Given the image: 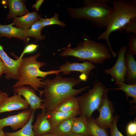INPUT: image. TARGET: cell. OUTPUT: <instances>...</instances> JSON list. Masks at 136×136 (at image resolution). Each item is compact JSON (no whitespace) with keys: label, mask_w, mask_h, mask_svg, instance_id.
<instances>
[{"label":"cell","mask_w":136,"mask_h":136,"mask_svg":"<svg viewBox=\"0 0 136 136\" xmlns=\"http://www.w3.org/2000/svg\"><path fill=\"white\" fill-rule=\"evenodd\" d=\"M9 8L7 19H10L23 16L29 13L23 1L21 0H8L7 1Z\"/></svg>","instance_id":"18"},{"label":"cell","mask_w":136,"mask_h":136,"mask_svg":"<svg viewBox=\"0 0 136 136\" xmlns=\"http://www.w3.org/2000/svg\"><path fill=\"white\" fill-rule=\"evenodd\" d=\"M111 4L113 10L108 26L97 39L106 41L112 55L115 58L117 54L111 46L110 36L112 32L118 30L130 19L136 17V0H114Z\"/></svg>","instance_id":"5"},{"label":"cell","mask_w":136,"mask_h":136,"mask_svg":"<svg viewBox=\"0 0 136 136\" xmlns=\"http://www.w3.org/2000/svg\"><path fill=\"white\" fill-rule=\"evenodd\" d=\"M95 67L93 63L88 61H84L82 63H71L67 61L60 65L58 70L62 75L69 74L73 71L79 72L81 74L79 77V79L82 81H86L91 71Z\"/></svg>","instance_id":"9"},{"label":"cell","mask_w":136,"mask_h":136,"mask_svg":"<svg viewBox=\"0 0 136 136\" xmlns=\"http://www.w3.org/2000/svg\"><path fill=\"white\" fill-rule=\"evenodd\" d=\"M76 117L66 120L54 127L52 132L57 136H65L71 133L72 124Z\"/></svg>","instance_id":"22"},{"label":"cell","mask_w":136,"mask_h":136,"mask_svg":"<svg viewBox=\"0 0 136 136\" xmlns=\"http://www.w3.org/2000/svg\"><path fill=\"white\" fill-rule=\"evenodd\" d=\"M79 115L78 109L67 112L58 111L53 110L46 112V116L53 128L63 122Z\"/></svg>","instance_id":"15"},{"label":"cell","mask_w":136,"mask_h":136,"mask_svg":"<svg viewBox=\"0 0 136 136\" xmlns=\"http://www.w3.org/2000/svg\"><path fill=\"white\" fill-rule=\"evenodd\" d=\"M109 89L101 81L95 82L92 89L77 97L79 115L90 118L93 112L101 107Z\"/></svg>","instance_id":"6"},{"label":"cell","mask_w":136,"mask_h":136,"mask_svg":"<svg viewBox=\"0 0 136 136\" xmlns=\"http://www.w3.org/2000/svg\"><path fill=\"white\" fill-rule=\"evenodd\" d=\"M0 136H6L3 129H0Z\"/></svg>","instance_id":"38"},{"label":"cell","mask_w":136,"mask_h":136,"mask_svg":"<svg viewBox=\"0 0 136 136\" xmlns=\"http://www.w3.org/2000/svg\"><path fill=\"white\" fill-rule=\"evenodd\" d=\"M129 50L133 55L136 54V34H133L128 39Z\"/></svg>","instance_id":"31"},{"label":"cell","mask_w":136,"mask_h":136,"mask_svg":"<svg viewBox=\"0 0 136 136\" xmlns=\"http://www.w3.org/2000/svg\"><path fill=\"white\" fill-rule=\"evenodd\" d=\"M117 85L119 87L114 89L116 90L122 91L125 93L127 99L131 97L133 98L132 103H136V83L130 84L123 82Z\"/></svg>","instance_id":"25"},{"label":"cell","mask_w":136,"mask_h":136,"mask_svg":"<svg viewBox=\"0 0 136 136\" xmlns=\"http://www.w3.org/2000/svg\"><path fill=\"white\" fill-rule=\"evenodd\" d=\"M9 95L5 92L0 90V103L5 98L8 97Z\"/></svg>","instance_id":"35"},{"label":"cell","mask_w":136,"mask_h":136,"mask_svg":"<svg viewBox=\"0 0 136 136\" xmlns=\"http://www.w3.org/2000/svg\"><path fill=\"white\" fill-rule=\"evenodd\" d=\"M41 112L37 114L36 121L32 125V129L35 136L52 132L53 128L47 119L46 110L42 109Z\"/></svg>","instance_id":"14"},{"label":"cell","mask_w":136,"mask_h":136,"mask_svg":"<svg viewBox=\"0 0 136 136\" xmlns=\"http://www.w3.org/2000/svg\"><path fill=\"white\" fill-rule=\"evenodd\" d=\"M39 136H57L53 133L51 132L46 133Z\"/></svg>","instance_id":"36"},{"label":"cell","mask_w":136,"mask_h":136,"mask_svg":"<svg viewBox=\"0 0 136 136\" xmlns=\"http://www.w3.org/2000/svg\"><path fill=\"white\" fill-rule=\"evenodd\" d=\"M71 133L91 136L87 124V119L84 116H80L76 117L72 125Z\"/></svg>","instance_id":"20"},{"label":"cell","mask_w":136,"mask_h":136,"mask_svg":"<svg viewBox=\"0 0 136 136\" xmlns=\"http://www.w3.org/2000/svg\"><path fill=\"white\" fill-rule=\"evenodd\" d=\"M111 2L110 0H84L82 6L66 9L73 18L89 20L99 29H106L113 10V6L110 4Z\"/></svg>","instance_id":"2"},{"label":"cell","mask_w":136,"mask_h":136,"mask_svg":"<svg viewBox=\"0 0 136 136\" xmlns=\"http://www.w3.org/2000/svg\"><path fill=\"white\" fill-rule=\"evenodd\" d=\"M14 94H19L23 96L28 103L29 109L36 111L39 109L44 108L42 102L44 99H42L36 94V90L30 86L22 85L13 87Z\"/></svg>","instance_id":"10"},{"label":"cell","mask_w":136,"mask_h":136,"mask_svg":"<svg viewBox=\"0 0 136 136\" xmlns=\"http://www.w3.org/2000/svg\"><path fill=\"white\" fill-rule=\"evenodd\" d=\"M12 23L8 25L0 24V37H5L9 38H16L20 39L25 44L29 40L26 34V30L13 26Z\"/></svg>","instance_id":"16"},{"label":"cell","mask_w":136,"mask_h":136,"mask_svg":"<svg viewBox=\"0 0 136 136\" xmlns=\"http://www.w3.org/2000/svg\"><path fill=\"white\" fill-rule=\"evenodd\" d=\"M41 18V15L34 11L13 19V23L16 27L26 31Z\"/></svg>","instance_id":"17"},{"label":"cell","mask_w":136,"mask_h":136,"mask_svg":"<svg viewBox=\"0 0 136 136\" xmlns=\"http://www.w3.org/2000/svg\"><path fill=\"white\" fill-rule=\"evenodd\" d=\"M98 111L99 113V115L94 119L96 123L103 128H110L113 120L114 108L113 103L109 99L107 96Z\"/></svg>","instance_id":"11"},{"label":"cell","mask_w":136,"mask_h":136,"mask_svg":"<svg viewBox=\"0 0 136 136\" xmlns=\"http://www.w3.org/2000/svg\"><path fill=\"white\" fill-rule=\"evenodd\" d=\"M87 124L91 136H109L105 129L99 126L92 117L87 119Z\"/></svg>","instance_id":"26"},{"label":"cell","mask_w":136,"mask_h":136,"mask_svg":"<svg viewBox=\"0 0 136 136\" xmlns=\"http://www.w3.org/2000/svg\"><path fill=\"white\" fill-rule=\"evenodd\" d=\"M44 1V0H37L36 3L33 5L32 7L33 8H35L37 12H38L40 6Z\"/></svg>","instance_id":"34"},{"label":"cell","mask_w":136,"mask_h":136,"mask_svg":"<svg viewBox=\"0 0 136 136\" xmlns=\"http://www.w3.org/2000/svg\"><path fill=\"white\" fill-rule=\"evenodd\" d=\"M38 46V45L33 44H30L27 45L25 48L19 58L20 59H21L22 58V57L24 54L31 53L34 52L37 49Z\"/></svg>","instance_id":"32"},{"label":"cell","mask_w":136,"mask_h":136,"mask_svg":"<svg viewBox=\"0 0 136 136\" xmlns=\"http://www.w3.org/2000/svg\"><path fill=\"white\" fill-rule=\"evenodd\" d=\"M118 115H115L114 117L112 125L110 128V136H124L119 131L117 127V123L119 119Z\"/></svg>","instance_id":"29"},{"label":"cell","mask_w":136,"mask_h":136,"mask_svg":"<svg viewBox=\"0 0 136 136\" xmlns=\"http://www.w3.org/2000/svg\"><path fill=\"white\" fill-rule=\"evenodd\" d=\"M127 136H136V121H131L127 124L126 128Z\"/></svg>","instance_id":"30"},{"label":"cell","mask_w":136,"mask_h":136,"mask_svg":"<svg viewBox=\"0 0 136 136\" xmlns=\"http://www.w3.org/2000/svg\"><path fill=\"white\" fill-rule=\"evenodd\" d=\"M39 20L44 27L46 26L53 24L58 25L62 27L66 26L65 23L59 20L58 14L57 13H55L52 17L50 18L45 19L41 18Z\"/></svg>","instance_id":"27"},{"label":"cell","mask_w":136,"mask_h":136,"mask_svg":"<svg viewBox=\"0 0 136 136\" xmlns=\"http://www.w3.org/2000/svg\"><path fill=\"white\" fill-rule=\"evenodd\" d=\"M118 30L121 32L124 31L125 33L128 35L132 33L136 34V17L133 18Z\"/></svg>","instance_id":"28"},{"label":"cell","mask_w":136,"mask_h":136,"mask_svg":"<svg viewBox=\"0 0 136 136\" xmlns=\"http://www.w3.org/2000/svg\"><path fill=\"white\" fill-rule=\"evenodd\" d=\"M33 111L30 118L27 123L19 130L13 132H5L6 136H35L32 129V123L33 121L34 113Z\"/></svg>","instance_id":"21"},{"label":"cell","mask_w":136,"mask_h":136,"mask_svg":"<svg viewBox=\"0 0 136 136\" xmlns=\"http://www.w3.org/2000/svg\"><path fill=\"white\" fill-rule=\"evenodd\" d=\"M78 108L77 97L74 96L61 102L54 110L58 111L67 112L78 109Z\"/></svg>","instance_id":"23"},{"label":"cell","mask_w":136,"mask_h":136,"mask_svg":"<svg viewBox=\"0 0 136 136\" xmlns=\"http://www.w3.org/2000/svg\"><path fill=\"white\" fill-rule=\"evenodd\" d=\"M83 41L77 47L71 48L69 44L62 48L59 55L62 57L73 56L79 60L88 61L96 64H101L112 57V54L107 45L91 40L86 35L83 36Z\"/></svg>","instance_id":"3"},{"label":"cell","mask_w":136,"mask_h":136,"mask_svg":"<svg viewBox=\"0 0 136 136\" xmlns=\"http://www.w3.org/2000/svg\"><path fill=\"white\" fill-rule=\"evenodd\" d=\"M0 58L6 65L7 71L6 73V79H10L18 80L19 77V72L21 59L19 58L16 60L10 58L4 50L3 47L0 44Z\"/></svg>","instance_id":"13"},{"label":"cell","mask_w":136,"mask_h":136,"mask_svg":"<svg viewBox=\"0 0 136 136\" xmlns=\"http://www.w3.org/2000/svg\"><path fill=\"white\" fill-rule=\"evenodd\" d=\"M45 87L42 90L45 99L43 106L47 112L54 110L59 104L69 98L77 95L89 88L86 86L78 89L73 87L82 81L79 78L63 77L59 74L53 79H43Z\"/></svg>","instance_id":"1"},{"label":"cell","mask_w":136,"mask_h":136,"mask_svg":"<svg viewBox=\"0 0 136 136\" xmlns=\"http://www.w3.org/2000/svg\"><path fill=\"white\" fill-rule=\"evenodd\" d=\"M44 27L40 20L33 24L31 28L26 30V34L28 37H32L36 39V42L41 41L46 38L45 36H42L41 32Z\"/></svg>","instance_id":"24"},{"label":"cell","mask_w":136,"mask_h":136,"mask_svg":"<svg viewBox=\"0 0 136 136\" xmlns=\"http://www.w3.org/2000/svg\"><path fill=\"white\" fill-rule=\"evenodd\" d=\"M27 102L22 96L14 94L4 99L0 103V114L7 112L28 109Z\"/></svg>","instance_id":"12"},{"label":"cell","mask_w":136,"mask_h":136,"mask_svg":"<svg viewBox=\"0 0 136 136\" xmlns=\"http://www.w3.org/2000/svg\"><path fill=\"white\" fill-rule=\"evenodd\" d=\"M41 55L39 52L30 57L22 58L21 59L19 69V77L18 81L12 86L14 87L22 85H29L38 91L41 96L43 95L42 90L39 88L45 87L43 79L38 77L46 78L48 75L59 74V70H53L44 72L40 69L46 64L45 62L39 61L37 59Z\"/></svg>","instance_id":"4"},{"label":"cell","mask_w":136,"mask_h":136,"mask_svg":"<svg viewBox=\"0 0 136 136\" xmlns=\"http://www.w3.org/2000/svg\"><path fill=\"white\" fill-rule=\"evenodd\" d=\"M127 49V45L122 46L117 53L118 58L114 64L111 68L104 71L106 74L111 76L117 85L125 81L126 70L125 58Z\"/></svg>","instance_id":"7"},{"label":"cell","mask_w":136,"mask_h":136,"mask_svg":"<svg viewBox=\"0 0 136 136\" xmlns=\"http://www.w3.org/2000/svg\"><path fill=\"white\" fill-rule=\"evenodd\" d=\"M126 68V81L128 84L136 83V61L133 55L128 50L125 53V58Z\"/></svg>","instance_id":"19"},{"label":"cell","mask_w":136,"mask_h":136,"mask_svg":"<svg viewBox=\"0 0 136 136\" xmlns=\"http://www.w3.org/2000/svg\"><path fill=\"white\" fill-rule=\"evenodd\" d=\"M65 136H89L81 134H76L71 133Z\"/></svg>","instance_id":"37"},{"label":"cell","mask_w":136,"mask_h":136,"mask_svg":"<svg viewBox=\"0 0 136 136\" xmlns=\"http://www.w3.org/2000/svg\"><path fill=\"white\" fill-rule=\"evenodd\" d=\"M33 111L30 109L24 110L14 115H8L0 119V129H3L6 126H10L16 130L23 127L30 119Z\"/></svg>","instance_id":"8"},{"label":"cell","mask_w":136,"mask_h":136,"mask_svg":"<svg viewBox=\"0 0 136 136\" xmlns=\"http://www.w3.org/2000/svg\"><path fill=\"white\" fill-rule=\"evenodd\" d=\"M7 71V68L6 65L0 58V77L3 74H6Z\"/></svg>","instance_id":"33"}]
</instances>
